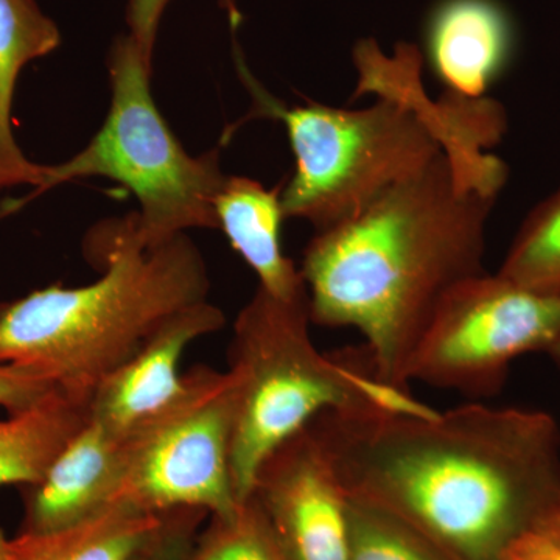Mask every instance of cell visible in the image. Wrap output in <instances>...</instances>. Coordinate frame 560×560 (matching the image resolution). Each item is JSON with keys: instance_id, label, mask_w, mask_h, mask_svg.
<instances>
[{"instance_id": "10", "label": "cell", "mask_w": 560, "mask_h": 560, "mask_svg": "<svg viewBox=\"0 0 560 560\" xmlns=\"http://www.w3.org/2000/svg\"><path fill=\"white\" fill-rule=\"evenodd\" d=\"M515 40L500 0H438L423 24L422 54L445 102H481L510 69Z\"/></svg>"}, {"instance_id": "14", "label": "cell", "mask_w": 560, "mask_h": 560, "mask_svg": "<svg viewBox=\"0 0 560 560\" xmlns=\"http://www.w3.org/2000/svg\"><path fill=\"white\" fill-rule=\"evenodd\" d=\"M57 24L40 11L36 0H0V189L43 184L44 165L24 156L11 130L14 90L21 70L36 58L57 50Z\"/></svg>"}, {"instance_id": "3", "label": "cell", "mask_w": 560, "mask_h": 560, "mask_svg": "<svg viewBox=\"0 0 560 560\" xmlns=\"http://www.w3.org/2000/svg\"><path fill=\"white\" fill-rule=\"evenodd\" d=\"M84 254L101 279L75 289L47 287L0 308V363L43 372L62 393L90 404L98 383L165 320L208 301L210 280L186 234L145 248L132 212L95 224Z\"/></svg>"}, {"instance_id": "15", "label": "cell", "mask_w": 560, "mask_h": 560, "mask_svg": "<svg viewBox=\"0 0 560 560\" xmlns=\"http://www.w3.org/2000/svg\"><path fill=\"white\" fill-rule=\"evenodd\" d=\"M161 514L116 504L101 514L50 533L9 539L0 530V560H131L156 533Z\"/></svg>"}, {"instance_id": "26", "label": "cell", "mask_w": 560, "mask_h": 560, "mask_svg": "<svg viewBox=\"0 0 560 560\" xmlns=\"http://www.w3.org/2000/svg\"><path fill=\"white\" fill-rule=\"evenodd\" d=\"M547 355L550 357L552 364L558 368L560 372V337L556 340L555 345L551 346L550 349L547 350Z\"/></svg>"}, {"instance_id": "21", "label": "cell", "mask_w": 560, "mask_h": 560, "mask_svg": "<svg viewBox=\"0 0 560 560\" xmlns=\"http://www.w3.org/2000/svg\"><path fill=\"white\" fill-rule=\"evenodd\" d=\"M58 389L51 378L32 368L0 363V407L11 412L27 410Z\"/></svg>"}, {"instance_id": "22", "label": "cell", "mask_w": 560, "mask_h": 560, "mask_svg": "<svg viewBox=\"0 0 560 560\" xmlns=\"http://www.w3.org/2000/svg\"><path fill=\"white\" fill-rule=\"evenodd\" d=\"M171 0H130L128 2L127 22L130 25V36L139 47L143 60L151 65L154 43L165 7Z\"/></svg>"}, {"instance_id": "25", "label": "cell", "mask_w": 560, "mask_h": 560, "mask_svg": "<svg viewBox=\"0 0 560 560\" xmlns=\"http://www.w3.org/2000/svg\"><path fill=\"white\" fill-rule=\"evenodd\" d=\"M221 9L226 11L228 18H230L232 31H237L238 25L242 24L243 16L241 10H238L235 0H217Z\"/></svg>"}, {"instance_id": "16", "label": "cell", "mask_w": 560, "mask_h": 560, "mask_svg": "<svg viewBox=\"0 0 560 560\" xmlns=\"http://www.w3.org/2000/svg\"><path fill=\"white\" fill-rule=\"evenodd\" d=\"M90 419V404L60 388L0 419V486L38 485Z\"/></svg>"}, {"instance_id": "11", "label": "cell", "mask_w": 560, "mask_h": 560, "mask_svg": "<svg viewBox=\"0 0 560 560\" xmlns=\"http://www.w3.org/2000/svg\"><path fill=\"white\" fill-rule=\"evenodd\" d=\"M226 316L209 301L173 315L139 352L103 378L92 394L90 419L124 440L179 393V361L191 342L223 329Z\"/></svg>"}, {"instance_id": "4", "label": "cell", "mask_w": 560, "mask_h": 560, "mask_svg": "<svg viewBox=\"0 0 560 560\" xmlns=\"http://www.w3.org/2000/svg\"><path fill=\"white\" fill-rule=\"evenodd\" d=\"M311 324L308 296L280 300L260 287L235 319L228 372L234 386L232 485L241 503L264 459L323 412L427 408L407 389L378 381L366 349L320 352Z\"/></svg>"}, {"instance_id": "18", "label": "cell", "mask_w": 560, "mask_h": 560, "mask_svg": "<svg viewBox=\"0 0 560 560\" xmlns=\"http://www.w3.org/2000/svg\"><path fill=\"white\" fill-rule=\"evenodd\" d=\"M349 560H453L419 530L370 504L349 499Z\"/></svg>"}, {"instance_id": "12", "label": "cell", "mask_w": 560, "mask_h": 560, "mask_svg": "<svg viewBox=\"0 0 560 560\" xmlns=\"http://www.w3.org/2000/svg\"><path fill=\"white\" fill-rule=\"evenodd\" d=\"M124 467V440L88 419L38 485L28 486L27 533H50L114 506Z\"/></svg>"}, {"instance_id": "7", "label": "cell", "mask_w": 560, "mask_h": 560, "mask_svg": "<svg viewBox=\"0 0 560 560\" xmlns=\"http://www.w3.org/2000/svg\"><path fill=\"white\" fill-rule=\"evenodd\" d=\"M234 386L230 372L195 366L179 393L124 438L116 504L161 514L194 508L230 515L241 504L231 471Z\"/></svg>"}, {"instance_id": "2", "label": "cell", "mask_w": 560, "mask_h": 560, "mask_svg": "<svg viewBox=\"0 0 560 560\" xmlns=\"http://www.w3.org/2000/svg\"><path fill=\"white\" fill-rule=\"evenodd\" d=\"M508 171L444 150L348 221L316 231L300 268L313 324L352 327L378 381L405 372L442 298L485 272L486 230Z\"/></svg>"}, {"instance_id": "23", "label": "cell", "mask_w": 560, "mask_h": 560, "mask_svg": "<svg viewBox=\"0 0 560 560\" xmlns=\"http://www.w3.org/2000/svg\"><path fill=\"white\" fill-rule=\"evenodd\" d=\"M503 560H560V540L533 528L512 541Z\"/></svg>"}, {"instance_id": "9", "label": "cell", "mask_w": 560, "mask_h": 560, "mask_svg": "<svg viewBox=\"0 0 560 560\" xmlns=\"http://www.w3.org/2000/svg\"><path fill=\"white\" fill-rule=\"evenodd\" d=\"M249 497L289 560H349L348 493L311 425L264 459Z\"/></svg>"}, {"instance_id": "24", "label": "cell", "mask_w": 560, "mask_h": 560, "mask_svg": "<svg viewBox=\"0 0 560 560\" xmlns=\"http://www.w3.org/2000/svg\"><path fill=\"white\" fill-rule=\"evenodd\" d=\"M534 528L541 530L547 536L560 540V503Z\"/></svg>"}, {"instance_id": "1", "label": "cell", "mask_w": 560, "mask_h": 560, "mask_svg": "<svg viewBox=\"0 0 560 560\" xmlns=\"http://www.w3.org/2000/svg\"><path fill=\"white\" fill-rule=\"evenodd\" d=\"M311 427L349 499L407 523L453 560H503L560 503V427L550 412L330 410Z\"/></svg>"}, {"instance_id": "5", "label": "cell", "mask_w": 560, "mask_h": 560, "mask_svg": "<svg viewBox=\"0 0 560 560\" xmlns=\"http://www.w3.org/2000/svg\"><path fill=\"white\" fill-rule=\"evenodd\" d=\"M237 66L253 95L248 119L282 121L293 150L294 172L280 191L283 215L308 221L315 232L359 215L442 151L460 150L445 117L422 110L408 90L383 91L361 109L290 106L260 86L238 50Z\"/></svg>"}, {"instance_id": "6", "label": "cell", "mask_w": 560, "mask_h": 560, "mask_svg": "<svg viewBox=\"0 0 560 560\" xmlns=\"http://www.w3.org/2000/svg\"><path fill=\"white\" fill-rule=\"evenodd\" d=\"M108 72L110 106L101 130L69 161L44 165L43 184L31 198L68 180L103 176L138 198L132 220L145 248L189 230H219L215 200L228 176L220 150L195 158L183 149L153 101L151 65L130 35L114 40Z\"/></svg>"}, {"instance_id": "20", "label": "cell", "mask_w": 560, "mask_h": 560, "mask_svg": "<svg viewBox=\"0 0 560 560\" xmlns=\"http://www.w3.org/2000/svg\"><path fill=\"white\" fill-rule=\"evenodd\" d=\"M206 514L194 508L162 512L160 528L131 560H189Z\"/></svg>"}, {"instance_id": "8", "label": "cell", "mask_w": 560, "mask_h": 560, "mask_svg": "<svg viewBox=\"0 0 560 560\" xmlns=\"http://www.w3.org/2000/svg\"><path fill=\"white\" fill-rule=\"evenodd\" d=\"M560 337V296L536 293L499 272L453 287L416 345L405 381L489 399L512 363L544 352Z\"/></svg>"}, {"instance_id": "13", "label": "cell", "mask_w": 560, "mask_h": 560, "mask_svg": "<svg viewBox=\"0 0 560 560\" xmlns=\"http://www.w3.org/2000/svg\"><path fill=\"white\" fill-rule=\"evenodd\" d=\"M282 186L265 189L248 176L228 175L215 200L219 230L259 278L260 289L280 300L307 298L300 268L282 253Z\"/></svg>"}, {"instance_id": "19", "label": "cell", "mask_w": 560, "mask_h": 560, "mask_svg": "<svg viewBox=\"0 0 560 560\" xmlns=\"http://www.w3.org/2000/svg\"><path fill=\"white\" fill-rule=\"evenodd\" d=\"M189 560H289L253 499L212 523L195 540Z\"/></svg>"}, {"instance_id": "17", "label": "cell", "mask_w": 560, "mask_h": 560, "mask_svg": "<svg viewBox=\"0 0 560 560\" xmlns=\"http://www.w3.org/2000/svg\"><path fill=\"white\" fill-rule=\"evenodd\" d=\"M497 272L536 293L560 296V187L530 210Z\"/></svg>"}]
</instances>
